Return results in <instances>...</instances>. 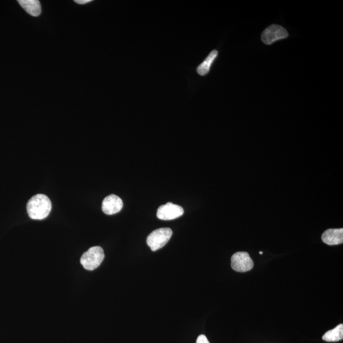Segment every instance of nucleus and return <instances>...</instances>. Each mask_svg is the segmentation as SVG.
Listing matches in <instances>:
<instances>
[{"label":"nucleus","mask_w":343,"mask_h":343,"mask_svg":"<svg viewBox=\"0 0 343 343\" xmlns=\"http://www.w3.org/2000/svg\"><path fill=\"white\" fill-rule=\"evenodd\" d=\"M52 209V203L47 196L38 194L33 196L27 204L29 216L33 220H41L47 217Z\"/></svg>","instance_id":"f257e3e1"},{"label":"nucleus","mask_w":343,"mask_h":343,"mask_svg":"<svg viewBox=\"0 0 343 343\" xmlns=\"http://www.w3.org/2000/svg\"><path fill=\"white\" fill-rule=\"evenodd\" d=\"M104 259V250L101 247H92L82 255L80 262L85 269L92 271L97 268Z\"/></svg>","instance_id":"f03ea898"},{"label":"nucleus","mask_w":343,"mask_h":343,"mask_svg":"<svg viewBox=\"0 0 343 343\" xmlns=\"http://www.w3.org/2000/svg\"><path fill=\"white\" fill-rule=\"evenodd\" d=\"M172 231L169 228L157 229L151 233L147 238V242L152 251L162 249L172 237Z\"/></svg>","instance_id":"7ed1b4c3"},{"label":"nucleus","mask_w":343,"mask_h":343,"mask_svg":"<svg viewBox=\"0 0 343 343\" xmlns=\"http://www.w3.org/2000/svg\"><path fill=\"white\" fill-rule=\"evenodd\" d=\"M289 36L288 31L277 24L267 27L261 35V40L264 44L270 45L279 40H284Z\"/></svg>","instance_id":"20e7f679"},{"label":"nucleus","mask_w":343,"mask_h":343,"mask_svg":"<svg viewBox=\"0 0 343 343\" xmlns=\"http://www.w3.org/2000/svg\"><path fill=\"white\" fill-rule=\"evenodd\" d=\"M232 267L233 270L240 273L250 271L254 267V262L246 252H238L233 255Z\"/></svg>","instance_id":"39448f33"},{"label":"nucleus","mask_w":343,"mask_h":343,"mask_svg":"<svg viewBox=\"0 0 343 343\" xmlns=\"http://www.w3.org/2000/svg\"><path fill=\"white\" fill-rule=\"evenodd\" d=\"M182 207L172 203H167L160 207L157 211V218L164 221L173 220L183 215Z\"/></svg>","instance_id":"423d86ee"},{"label":"nucleus","mask_w":343,"mask_h":343,"mask_svg":"<svg viewBox=\"0 0 343 343\" xmlns=\"http://www.w3.org/2000/svg\"><path fill=\"white\" fill-rule=\"evenodd\" d=\"M123 206V201L115 194H110L104 199L102 204V210L107 215H113L119 213Z\"/></svg>","instance_id":"0eeeda50"},{"label":"nucleus","mask_w":343,"mask_h":343,"mask_svg":"<svg viewBox=\"0 0 343 343\" xmlns=\"http://www.w3.org/2000/svg\"><path fill=\"white\" fill-rule=\"evenodd\" d=\"M322 240L328 245H335L342 244L343 229H328L322 235Z\"/></svg>","instance_id":"6e6552de"},{"label":"nucleus","mask_w":343,"mask_h":343,"mask_svg":"<svg viewBox=\"0 0 343 343\" xmlns=\"http://www.w3.org/2000/svg\"><path fill=\"white\" fill-rule=\"evenodd\" d=\"M218 56V51L214 50L209 53L208 57L197 67L196 72L200 76H205L210 72L212 65H213L216 58Z\"/></svg>","instance_id":"1a4fd4ad"},{"label":"nucleus","mask_w":343,"mask_h":343,"mask_svg":"<svg viewBox=\"0 0 343 343\" xmlns=\"http://www.w3.org/2000/svg\"><path fill=\"white\" fill-rule=\"evenodd\" d=\"M18 2L27 13L31 16L38 17L40 15L41 7L38 0H19Z\"/></svg>","instance_id":"9d476101"},{"label":"nucleus","mask_w":343,"mask_h":343,"mask_svg":"<svg viewBox=\"0 0 343 343\" xmlns=\"http://www.w3.org/2000/svg\"><path fill=\"white\" fill-rule=\"evenodd\" d=\"M343 338V325L339 324L323 335L322 339L327 342H337Z\"/></svg>","instance_id":"9b49d317"},{"label":"nucleus","mask_w":343,"mask_h":343,"mask_svg":"<svg viewBox=\"0 0 343 343\" xmlns=\"http://www.w3.org/2000/svg\"><path fill=\"white\" fill-rule=\"evenodd\" d=\"M196 343H210L205 335L201 334L197 338Z\"/></svg>","instance_id":"f8f14e48"},{"label":"nucleus","mask_w":343,"mask_h":343,"mask_svg":"<svg viewBox=\"0 0 343 343\" xmlns=\"http://www.w3.org/2000/svg\"><path fill=\"white\" fill-rule=\"evenodd\" d=\"M75 2L78 4L84 5L91 2L92 0H75Z\"/></svg>","instance_id":"ddd939ff"},{"label":"nucleus","mask_w":343,"mask_h":343,"mask_svg":"<svg viewBox=\"0 0 343 343\" xmlns=\"http://www.w3.org/2000/svg\"><path fill=\"white\" fill-rule=\"evenodd\" d=\"M259 254H262V252H259Z\"/></svg>","instance_id":"4468645a"}]
</instances>
